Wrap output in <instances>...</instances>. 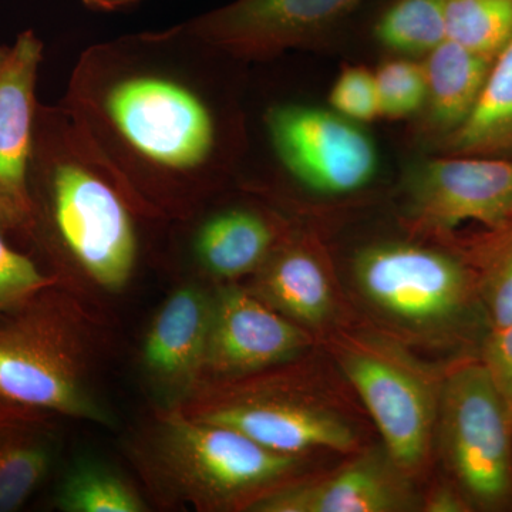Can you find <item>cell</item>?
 Returning a JSON list of instances; mask_svg holds the SVG:
<instances>
[{
    "label": "cell",
    "instance_id": "obj_17",
    "mask_svg": "<svg viewBox=\"0 0 512 512\" xmlns=\"http://www.w3.org/2000/svg\"><path fill=\"white\" fill-rule=\"evenodd\" d=\"M210 198L173 222L183 234L188 258L205 278L215 285L238 284L265 264L286 232L254 205H214Z\"/></svg>",
    "mask_w": 512,
    "mask_h": 512
},
{
    "label": "cell",
    "instance_id": "obj_22",
    "mask_svg": "<svg viewBox=\"0 0 512 512\" xmlns=\"http://www.w3.org/2000/svg\"><path fill=\"white\" fill-rule=\"evenodd\" d=\"M373 29L376 39L396 52L430 53L447 39L444 0H389Z\"/></svg>",
    "mask_w": 512,
    "mask_h": 512
},
{
    "label": "cell",
    "instance_id": "obj_16",
    "mask_svg": "<svg viewBox=\"0 0 512 512\" xmlns=\"http://www.w3.org/2000/svg\"><path fill=\"white\" fill-rule=\"evenodd\" d=\"M214 295L215 286L184 282L165 298L148 325L140 366L161 409H173L201 386Z\"/></svg>",
    "mask_w": 512,
    "mask_h": 512
},
{
    "label": "cell",
    "instance_id": "obj_28",
    "mask_svg": "<svg viewBox=\"0 0 512 512\" xmlns=\"http://www.w3.org/2000/svg\"><path fill=\"white\" fill-rule=\"evenodd\" d=\"M478 357L503 397L512 419V322L488 333Z\"/></svg>",
    "mask_w": 512,
    "mask_h": 512
},
{
    "label": "cell",
    "instance_id": "obj_12",
    "mask_svg": "<svg viewBox=\"0 0 512 512\" xmlns=\"http://www.w3.org/2000/svg\"><path fill=\"white\" fill-rule=\"evenodd\" d=\"M407 211L414 227L441 237L467 222L510 224L512 158L454 154L420 164L407 183Z\"/></svg>",
    "mask_w": 512,
    "mask_h": 512
},
{
    "label": "cell",
    "instance_id": "obj_20",
    "mask_svg": "<svg viewBox=\"0 0 512 512\" xmlns=\"http://www.w3.org/2000/svg\"><path fill=\"white\" fill-rule=\"evenodd\" d=\"M447 143L453 154L512 158V40L491 63L476 106Z\"/></svg>",
    "mask_w": 512,
    "mask_h": 512
},
{
    "label": "cell",
    "instance_id": "obj_5",
    "mask_svg": "<svg viewBox=\"0 0 512 512\" xmlns=\"http://www.w3.org/2000/svg\"><path fill=\"white\" fill-rule=\"evenodd\" d=\"M130 453L157 500L201 512H251L276 488L328 464L161 407L131 441Z\"/></svg>",
    "mask_w": 512,
    "mask_h": 512
},
{
    "label": "cell",
    "instance_id": "obj_10",
    "mask_svg": "<svg viewBox=\"0 0 512 512\" xmlns=\"http://www.w3.org/2000/svg\"><path fill=\"white\" fill-rule=\"evenodd\" d=\"M372 0H232L183 23L244 63L272 62L345 22Z\"/></svg>",
    "mask_w": 512,
    "mask_h": 512
},
{
    "label": "cell",
    "instance_id": "obj_23",
    "mask_svg": "<svg viewBox=\"0 0 512 512\" xmlns=\"http://www.w3.org/2000/svg\"><path fill=\"white\" fill-rule=\"evenodd\" d=\"M55 505L64 512H144L146 500L130 481L99 464H82L64 477Z\"/></svg>",
    "mask_w": 512,
    "mask_h": 512
},
{
    "label": "cell",
    "instance_id": "obj_11",
    "mask_svg": "<svg viewBox=\"0 0 512 512\" xmlns=\"http://www.w3.org/2000/svg\"><path fill=\"white\" fill-rule=\"evenodd\" d=\"M251 512H421V485L375 440L293 478Z\"/></svg>",
    "mask_w": 512,
    "mask_h": 512
},
{
    "label": "cell",
    "instance_id": "obj_27",
    "mask_svg": "<svg viewBox=\"0 0 512 512\" xmlns=\"http://www.w3.org/2000/svg\"><path fill=\"white\" fill-rule=\"evenodd\" d=\"M330 104L335 113L352 121H369L380 116L375 74L363 67H349L333 84Z\"/></svg>",
    "mask_w": 512,
    "mask_h": 512
},
{
    "label": "cell",
    "instance_id": "obj_13",
    "mask_svg": "<svg viewBox=\"0 0 512 512\" xmlns=\"http://www.w3.org/2000/svg\"><path fill=\"white\" fill-rule=\"evenodd\" d=\"M318 346L315 335L244 285L217 284L201 386L284 365Z\"/></svg>",
    "mask_w": 512,
    "mask_h": 512
},
{
    "label": "cell",
    "instance_id": "obj_4",
    "mask_svg": "<svg viewBox=\"0 0 512 512\" xmlns=\"http://www.w3.org/2000/svg\"><path fill=\"white\" fill-rule=\"evenodd\" d=\"M348 293L365 322L423 355L478 356L490 333L476 272L457 247L367 245L350 264Z\"/></svg>",
    "mask_w": 512,
    "mask_h": 512
},
{
    "label": "cell",
    "instance_id": "obj_7",
    "mask_svg": "<svg viewBox=\"0 0 512 512\" xmlns=\"http://www.w3.org/2000/svg\"><path fill=\"white\" fill-rule=\"evenodd\" d=\"M352 387L379 440L397 464L423 485L436 466V431L450 360L427 359L365 320L320 339Z\"/></svg>",
    "mask_w": 512,
    "mask_h": 512
},
{
    "label": "cell",
    "instance_id": "obj_24",
    "mask_svg": "<svg viewBox=\"0 0 512 512\" xmlns=\"http://www.w3.org/2000/svg\"><path fill=\"white\" fill-rule=\"evenodd\" d=\"M447 39L495 59L512 40V0H444Z\"/></svg>",
    "mask_w": 512,
    "mask_h": 512
},
{
    "label": "cell",
    "instance_id": "obj_9",
    "mask_svg": "<svg viewBox=\"0 0 512 512\" xmlns=\"http://www.w3.org/2000/svg\"><path fill=\"white\" fill-rule=\"evenodd\" d=\"M259 124L274 163L308 190L350 194L376 175L372 138L338 113L278 100L262 110Z\"/></svg>",
    "mask_w": 512,
    "mask_h": 512
},
{
    "label": "cell",
    "instance_id": "obj_8",
    "mask_svg": "<svg viewBox=\"0 0 512 512\" xmlns=\"http://www.w3.org/2000/svg\"><path fill=\"white\" fill-rule=\"evenodd\" d=\"M434 470L471 511L512 512V419L478 356L448 362Z\"/></svg>",
    "mask_w": 512,
    "mask_h": 512
},
{
    "label": "cell",
    "instance_id": "obj_25",
    "mask_svg": "<svg viewBox=\"0 0 512 512\" xmlns=\"http://www.w3.org/2000/svg\"><path fill=\"white\" fill-rule=\"evenodd\" d=\"M55 285L63 284L0 231V320L18 311L37 293Z\"/></svg>",
    "mask_w": 512,
    "mask_h": 512
},
{
    "label": "cell",
    "instance_id": "obj_21",
    "mask_svg": "<svg viewBox=\"0 0 512 512\" xmlns=\"http://www.w3.org/2000/svg\"><path fill=\"white\" fill-rule=\"evenodd\" d=\"M456 247L477 275L490 332L512 322V222L485 229Z\"/></svg>",
    "mask_w": 512,
    "mask_h": 512
},
{
    "label": "cell",
    "instance_id": "obj_29",
    "mask_svg": "<svg viewBox=\"0 0 512 512\" xmlns=\"http://www.w3.org/2000/svg\"><path fill=\"white\" fill-rule=\"evenodd\" d=\"M421 512H473L464 495L439 471L421 485Z\"/></svg>",
    "mask_w": 512,
    "mask_h": 512
},
{
    "label": "cell",
    "instance_id": "obj_31",
    "mask_svg": "<svg viewBox=\"0 0 512 512\" xmlns=\"http://www.w3.org/2000/svg\"><path fill=\"white\" fill-rule=\"evenodd\" d=\"M9 47H5L0 45V66H2L3 60H5L6 55H8Z\"/></svg>",
    "mask_w": 512,
    "mask_h": 512
},
{
    "label": "cell",
    "instance_id": "obj_18",
    "mask_svg": "<svg viewBox=\"0 0 512 512\" xmlns=\"http://www.w3.org/2000/svg\"><path fill=\"white\" fill-rule=\"evenodd\" d=\"M49 416L12 403L0 407V512L22 508L52 470Z\"/></svg>",
    "mask_w": 512,
    "mask_h": 512
},
{
    "label": "cell",
    "instance_id": "obj_1",
    "mask_svg": "<svg viewBox=\"0 0 512 512\" xmlns=\"http://www.w3.org/2000/svg\"><path fill=\"white\" fill-rule=\"evenodd\" d=\"M232 59L183 23L117 37L84 50L60 103L148 210L183 220L231 164L220 74Z\"/></svg>",
    "mask_w": 512,
    "mask_h": 512
},
{
    "label": "cell",
    "instance_id": "obj_30",
    "mask_svg": "<svg viewBox=\"0 0 512 512\" xmlns=\"http://www.w3.org/2000/svg\"><path fill=\"white\" fill-rule=\"evenodd\" d=\"M84 5L97 10H117L134 5L140 0H83Z\"/></svg>",
    "mask_w": 512,
    "mask_h": 512
},
{
    "label": "cell",
    "instance_id": "obj_19",
    "mask_svg": "<svg viewBox=\"0 0 512 512\" xmlns=\"http://www.w3.org/2000/svg\"><path fill=\"white\" fill-rule=\"evenodd\" d=\"M493 59L478 55L453 40L431 50L424 64L427 100L437 127L447 136L463 126L483 90Z\"/></svg>",
    "mask_w": 512,
    "mask_h": 512
},
{
    "label": "cell",
    "instance_id": "obj_2",
    "mask_svg": "<svg viewBox=\"0 0 512 512\" xmlns=\"http://www.w3.org/2000/svg\"><path fill=\"white\" fill-rule=\"evenodd\" d=\"M26 254L63 285L123 292L143 258L144 227L167 224L84 137L62 103L37 104Z\"/></svg>",
    "mask_w": 512,
    "mask_h": 512
},
{
    "label": "cell",
    "instance_id": "obj_26",
    "mask_svg": "<svg viewBox=\"0 0 512 512\" xmlns=\"http://www.w3.org/2000/svg\"><path fill=\"white\" fill-rule=\"evenodd\" d=\"M375 77L380 116H409L427 100L426 73L420 64L394 60L383 64Z\"/></svg>",
    "mask_w": 512,
    "mask_h": 512
},
{
    "label": "cell",
    "instance_id": "obj_6",
    "mask_svg": "<svg viewBox=\"0 0 512 512\" xmlns=\"http://www.w3.org/2000/svg\"><path fill=\"white\" fill-rule=\"evenodd\" d=\"M101 322L79 293L55 285L0 320V399L52 416L109 424L96 389Z\"/></svg>",
    "mask_w": 512,
    "mask_h": 512
},
{
    "label": "cell",
    "instance_id": "obj_3",
    "mask_svg": "<svg viewBox=\"0 0 512 512\" xmlns=\"http://www.w3.org/2000/svg\"><path fill=\"white\" fill-rule=\"evenodd\" d=\"M171 410L292 456L343 457L375 441L376 434L352 387L320 346L254 375L202 384Z\"/></svg>",
    "mask_w": 512,
    "mask_h": 512
},
{
    "label": "cell",
    "instance_id": "obj_15",
    "mask_svg": "<svg viewBox=\"0 0 512 512\" xmlns=\"http://www.w3.org/2000/svg\"><path fill=\"white\" fill-rule=\"evenodd\" d=\"M242 285L319 342L363 320L328 259L306 239L286 234L265 264Z\"/></svg>",
    "mask_w": 512,
    "mask_h": 512
},
{
    "label": "cell",
    "instance_id": "obj_14",
    "mask_svg": "<svg viewBox=\"0 0 512 512\" xmlns=\"http://www.w3.org/2000/svg\"><path fill=\"white\" fill-rule=\"evenodd\" d=\"M42 60V40L33 30H25L0 66V231L23 252L32 227L29 163Z\"/></svg>",
    "mask_w": 512,
    "mask_h": 512
}]
</instances>
